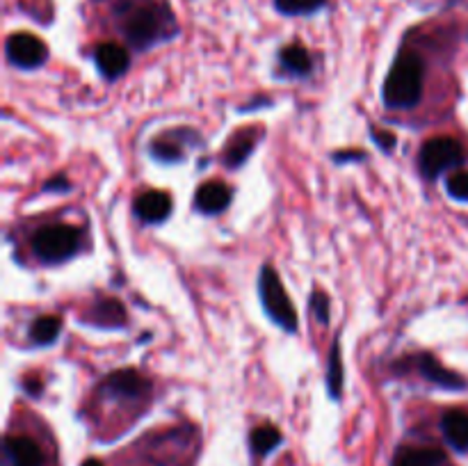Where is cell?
I'll list each match as a JSON object with an SVG mask.
<instances>
[{
  "label": "cell",
  "instance_id": "cell-3",
  "mask_svg": "<svg viewBox=\"0 0 468 466\" xmlns=\"http://www.w3.org/2000/svg\"><path fill=\"white\" fill-rule=\"evenodd\" d=\"M78 247H80V231L71 224H50L37 231L32 240L37 259L44 263H62L76 254Z\"/></svg>",
  "mask_w": 468,
  "mask_h": 466
},
{
  "label": "cell",
  "instance_id": "cell-24",
  "mask_svg": "<svg viewBox=\"0 0 468 466\" xmlns=\"http://www.w3.org/2000/svg\"><path fill=\"white\" fill-rule=\"evenodd\" d=\"M309 304L311 309L315 311V318H318L323 324H329V318H332V313H329V297L324 295L323 291H314L311 292Z\"/></svg>",
  "mask_w": 468,
  "mask_h": 466
},
{
  "label": "cell",
  "instance_id": "cell-19",
  "mask_svg": "<svg viewBox=\"0 0 468 466\" xmlns=\"http://www.w3.org/2000/svg\"><path fill=\"white\" fill-rule=\"evenodd\" d=\"M282 443V432H279L274 425H261V428L251 429L250 434V446L254 450V455H268L274 448Z\"/></svg>",
  "mask_w": 468,
  "mask_h": 466
},
{
  "label": "cell",
  "instance_id": "cell-9",
  "mask_svg": "<svg viewBox=\"0 0 468 466\" xmlns=\"http://www.w3.org/2000/svg\"><path fill=\"white\" fill-rule=\"evenodd\" d=\"M172 213V196L167 192L149 190L137 196L135 215L146 224H160Z\"/></svg>",
  "mask_w": 468,
  "mask_h": 466
},
{
  "label": "cell",
  "instance_id": "cell-25",
  "mask_svg": "<svg viewBox=\"0 0 468 466\" xmlns=\"http://www.w3.org/2000/svg\"><path fill=\"white\" fill-rule=\"evenodd\" d=\"M373 140L387 151H391L393 146H396V135H393V132H388V131H378V128H373Z\"/></svg>",
  "mask_w": 468,
  "mask_h": 466
},
{
  "label": "cell",
  "instance_id": "cell-4",
  "mask_svg": "<svg viewBox=\"0 0 468 466\" xmlns=\"http://www.w3.org/2000/svg\"><path fill=\"white\" fill-rule=\"evenodd\" d=\"M419 160L425 176L437 178L439 174L448 172L451 167H457L464 160V149H462V144L455 137H432V140L423 144Z\"/></svg>",
  "mask_w": 468,
  "mask_h": 466
},
{
  "label": "cell",
  "instance_id": "cell-16",
  "mask_svg": "<svg viewBox=\"0 0 468 466\" xmlns=\"http://www.w3.org/2000/svg\"><path fill=\"white\" fill-rule=\"evenodd\" d=\"M254 144L256 140L251 132H240V135H236L231 142H229L227 151H224V164L231 169L245 164V160L250 158V154L254 151Z\"/></svg>",
  "mask_w": 468,
  "mask_h": 466
},
{
  "label": "cell",
  "instance_id": "cell-23",
  "mask_svg": "<svg viewBox=\"0 0 468 466\" xmlns=\"http://www.w3.org/2000/svg\"><path fill=\"white\" fill-rule=\"evenodd\" d=\"M448 195L455 196V199L468 201V172H457L448 178L446 183Z\"/></svg>",
  "mask_w": 468,
  "mask_h": 466
},
{
  "label": "cell",
  "instance_id": "cell-10",
  "mask_svg": "<svg viewBox=\"0 0 468 466\" xmlns=\"http://www.w3.org/2000/svg\"><path fill=\"white\" fill-rule=\"evenodd\" d=\"M5 452L12 466H44V452L30 437H7L5 439Z\"/></svg>",
  "mask_w": 468,
  "mask_h": 466
},
{
  "label": "cell",
  "instance_id": "cell-20",
  "mask_svg": "<svg viewBox=\"0 0 468 466\" xmlns=\"http://www.w3.org/2000/svg\"><path fill=\"white\" fill-rule=\"evenodd\" d=\"M327 391L334 400L341 397L343 391V361H341V338H334L332 355H329L327 365Z\"/></svg>",
  "mask_w": 468,
  "mask_h": 466
},
{
  "label": "cell",
  "instance_id": "cell-27",
  "mask_svg": "<svg viewBox=\"0 0 468 466\" xmlns=\"http://www.w3.org/2000/svg\"><path fill=\"white\" fill-rule=\"evenodd\" d=\"M26 391L30 393V396L37 397V396H39V393H41V384H39V382H32V384L26 382Z\"/></svg>",
  "mask_w": 468,
  "mask_h": 466
},
{
  "label": "cell",
  "instance_id": "cell-26",
  "mask_svg": "<svg viewBox=\"0 0 468 466\" xmlns=\"http://www.w3.org/2000/svg\"><path fill=\"white\" fill-rule=\"evenodd\" d=\"M69 187H71V185H69V181H64V176H55L53 181L46 183L44 190H59V192H67Z\"/></svg>",
  "mask_w": 468,
  "mask_h": 466
},
{
  "label": "cell",
  "instance_id": "cell-13",
  "mask_svg": "<svg viewBox=\"0 0 468 466\" xmlns=\"http://www.w3.org/2000/svg\"><path fill=\"white\" fill-rule=\"evenodd\" d=\"M441 432L446 441L457 450H468V411L451 409L441 418Z\"/></svg>",
  "mask_w": 468,
  "mask_h": 466
},
{
  "label": "cell",
  "instance_id": "cell-2",
  "mask_svg": "<svg viewBox=\"0 0 468 466\" xmlns=\"http://www.w3.org/2000/svg\"><path fill=\"white\" fill-rule=\"evenodd\" d=\"M259 292L261 302H263L270 318H272L279 327L286 329V332L295 334L300 320H297L295 306H292L291 297H288L286 288H283L282 277H279V272L272 265H263V270H261Z\"/></svg>",
  "mask_w": 468,
  "mask_h": 466
},
{
  "label": "cell",
  "instance_id": "cell-14",
  "mask_svg": "<svg viewBox=\"0 0 468 466\" xmlns=\"http://www.w3.org/2000/svg\"><path fill=\"white\" fill-rule=\"evenodd\" d=\"M446 461L439 448H416L405 446L396 452L391 466H441Z\"/></svg>",
  "mask_w": 468,
  "mask_h": 466
},
{
  "label": "cell",
  "instance_id": "cell-21",
  "mask_svg": "<svg viewBox=\"0 0 468 466\" xmlns=\"http://www.w3.org/2000/svg\"><path fill=\"white\" fill-rule=\"evenodd\" d=\"M327 0H274V7L288 16H304V14H314L323 9Z\"/></svg>",
  "mask_w": 468,
  "mask_h": 466
},
{
  "label": "cell",
  "instance_id": "cell-28",
  "mask_svg": "<svg viewBox=\"0 0 468 466\" xmlns=\"http://www.w3.org/2000/svg\"><path fill=\"white\" fill-rule=\"evenodd\" d=\"M82 466H103V464H101L99 460H85L82 461Z\"/></svg>",
  "mask_w": 468,
  "mask_h": 466
},
{
  "label": "cell",
  "instance_id": "cell-8",
  "mask_svg": "<svg viewBox=\"0 0 468 466\" xmlns=\"http://www.w3.org/2000/svg\"><path fill=\"white\" fill-rule=\"evenodd\" d=\"M94 59L99 71L103 73L110 80H117L131 67V58H128V50L119 44H99L94 50Z\"/></svg>",
  "mask_w": 468,
  "mask_h": 466
},
{
  "label": "cell",
  "instance_id": "cell-18",
  "mask_svg": "<svg viewBox=\"0 0 468 466\" xmlns=\"http://www.w3.org/2000/svg\"><path fill=\"white\" fill-rule=\"evenodd\" d=\"M279 59H282L283 69H288L292 76H309L311 73V58L309 53H306L304 46H286V48L279 53Z\"/></svg>",
  "mask_w": 468,
  "mask_h": 466
},
{
  "label": "cell",
  "instance_id": "cell-22",
  "mask_svg": "<svg viewBox=\"0 0 468 466\" xmlns=\"http://www.w3.org/2000/svg\"><path fill=\"white\" fill-rule=\"evenodd\" d=\"M151 154H154V158L165 160V163H176V160H181L183 151L181 146L169 140H155L154 146H151Z\"/></svg>",
  "mask_w": 468,
  "mask_h": 466
},
{
  "label": "cell",
  "instance_id": "cell-11",
  "mask_svg": "<svg viewBox=\"0 0 468 466\" xmlns=\"http://www.w3.org/2000/svg\"><path fill=\"white\" fill-rule=\"evenodd\" d=\"M233 199V192L227 183L222 181H210L206 185H201L197 190V208L206 215H215V213H222V210L229 208Z\"/></svg>",
  "mask_w": 468,
  "mask_h": 466
},
{
  "label": "cell",
  "instance_id": "cell-17",
  "mask_svg": "<svg viewBox=\"0 0 468 466\" xmlns=\"http://www.w3.org/2000/svg\"><path fill=\"white\" fill-rule=\"evenodd\" d=\"M62 332V320L58 315H41L30 324V341L37 345H50Z\"/></svg>",
  "mask_w": 468,
  "mask_h": 466
},
{
  "label": "cell",
  "instance_id": "cell-5",
  "mask_svg": "<svg viewBox=\"0 0 468 466\" xmlns=\"http://www.w3.org/2000/svg\"><path fill=\"white\" fill-rule=\"evenodd\" d=\"M7 58L18 69H37L48 59V48L30 32H14L7 39Z\"/></svg>",
  "mask_w": 468,
  "mask_h": 466
},
{
  "label": "cell",
  "instance_id": "cell-7",
  "mask_svg": "<svg viewBox=\"0 0 468 466\" xmlns=\"http://www.w3.org/2000/svg\"><path fill=\"white\" fill-rule=\"evenodd\" d=\"M101 388H103V393H108L110 397H140L149 391V382H146L137 370L123 368L108 375Z\"/></svg>",
  "mask_w": 468,
  "mask_h": 466
},
{
  "label": "cell",
  "instance_id": "cell-12",
  "mask_svg": "<svg viewBox=\"0 0 468 466\" xmlns=\"http://www.w3.org/2000/svg\"><path fill=\"white\" fill-rule=\"evenodd\" d=\"M416 361H419V370L423 373L425 379H430V382L439 384L441 388H451V391H457V388H466V379L462 377V375L452 373V370H448L446 365L441 364V361L434 359L432 355H419L416 356Z\"/></svg>",
  "mask_w": 468,
  "mask_h": 466
},
{
  "label": "cell",
  "instance_id": "cell-6",
  "mask_svg": "<svg viewBox=\"0 0 468 466\" xmlns=\"http://www.w3.org/2000/svg\"><path fill=\"white\" fill-rule=\"evenodd\" d=\"M128 41H131L135 48H146V46L154 44L160 35V18L154 9L140 7L128 16L126 26H123Z\"/></svg>",
  "mask_w": 468,
  "mask_h": 466
},
{
  "label": "cell",
  "instance_id": "cell-15",
  "mask_svg": "<svg viewBox=\"0 0 468 466\" xmlns=\"http://www.w3.org/2000/svg\"><path fill=\"white\" fill-rule=\"evenodd\" d=\"M91 320L101 327H122L126 323V311L119 300H101L91 306Z\"/></svg>",
  "mask_w": 468,
  "mask_h": 466
},
{
  "label": "cell",
  "instance_id": "cell-1",
  "mask_svg": "<svg viewBox=\"0 0 468 466\" xmlns=\"http://www.w3.org/2000/svg\"><path fill=\"white\" fill-rule=\"evenodd\" d=\"M425 67L416 53H400L384 80V103L391 110H410L423 96Z\"/></svg>",
  "mask_w": 468,
  "mask_h": 466
}]
</instances>
